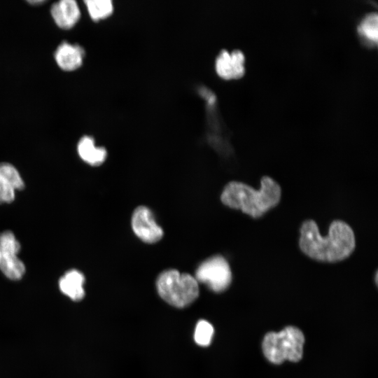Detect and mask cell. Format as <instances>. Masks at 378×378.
<instances>
[{"label":"cell","instance_id":"cell-1","mask_svg":"<svg viewBox=\"0 0 378 378\" xmlns=\"http://www.w3.org/2000/svg\"><path fill=\"white\" fill-rule=\"evenodd\" d=\"M299 246L309 258L319 262H336L349 257L356 248L351 226L342 220H333L326 236L320 234L316 223L304 220L300 229Z\"/></svg>","mask_w":378,"mask_h":378},{"label":"cell","instance_id":"cell-2","mask_svg":"<svg viewBox=\"0 0 378 378\" xmlns=\"http://www.w3.org/2000/svg\"><path fill=\"white\" fill-rule=\"evenodd\" d=\"M281 197L280 185L272 178L264 176L260 179L259 190L243 182H229L223 190L220 200L230 208L239 209L253 218H258L277 206Z\"/></svg>","mask_w":378,"mask_h":378},{"label":"cell","instance_id":"cell-3","mask_svg":"<svg viewBox=\"0 0 378 378\" xmlns=\"http://www.w3.org/2000/svg\"><path fill=\"white\" fill-rule=\"evenodd\" d=\"M156 288L165 302L178 308L189 305L199 295L198 282L195 278L173 269L164 270L159 274Z\"/></svg>","mask_w":378,"mask_h":378},{"label":"cell","instance_id":"cell-4","mask_svg":"<svg viewBox=\"0 0 378 378\" xmlns=\"http://www.w3.org/2000/svg\"><path fill=\"white\" fill-rule=\"evenodd\" d=\"M304 342L301 330L288 326L279 332L267 333L262 341V351L267 360L275 364L286 360L297 362L302 356Z\"/></svg>","mask_w":378,"mask_h":378},{"label":"cell","instance_id":"cell-5","mask_svg":"<svg viewBox=\"0 0 378 378\" xmlns=\"http://www.w3.org/2000/svg\"><path fill=\"white\" fill-rule=\"evenodd\" d=\"M195 279L214 292L224 291L232 281V272L227 260L221 255L206 258L197 267Z\"/></svg>","mask_w":378,"mask_h":378},{"label":"cell","instance_id":"cell-6","mask_svg":"<svg viewBox=\"0 0 378 378\" xmlns=\"http://www.w3.org/2000/svg\"><path fill=\"white\" fill-rule=\"evenodd\" d=\"M20 250V244L11 231L0 232V270L11 280L20 279L25 272V266L18 257Z\"/></svg>","mask_w":378,"mask_h":378},{"label":"cell","instance_id":"cell-7","mask_svg":"<svg viewBox=\"0 0 378 378\" xmlns=\"http://www.w3.org/2000/svg\"><path fill=\"white\" fill-rule=\"evenodd\" d=\"M132 228L137 237L148 244L160 241L164 232L156 223L151 210L145 206H139L133 211Z\"/></svg>","mask_w":378,"mask_h":378},{"label":"cell","instance_id":"cell-8","mask_svg":"<svg viewBox=\"0 0 378 378\" xmlns=\"http://www.w3.org/2000/svg\"><path fill=\"white\" fill-rule=\"evenodd\" d=\"M244 55L239 50L231 53L223 50L216 59V71L218 76L225 79L238 78L244 73Z\"/></svg>","mask_w":378,"mask_h":378},{"label":"cell","instance_id":"cell-9","mask_svg":"<svg viewBox=\"0 0 378 378\" xmlns=\"http://www.w3.org/2000/svg\"><path fill=\"white\" fill-rule=\"evenodd\" d=\"M24 188V181L16 168L10 163H0V204L15 199V191Z\"/></svg>","mask_w":378,"mask_h":378},{"label":"cell","instance_id":"cell-10","mask_svg":"<svg viewBox=\"0 0 378 378\" xmlns=\"http://www.w3.org/2000/svg\"><path fill=\"white\" fill-rule=\"evenodd\" d=\"M50 13L55 23L62 29L74 27L80 16L78 6L74 0H61L54 3Z\"/></svg>","mask_w":378,"mask_h":378},{"label":"cell","instance_id":"cell-11","mask_svg":"<svg viewBox=\"0 0 378 378\" xmlns=\"http://www.w3.org/2000/svg\"><path fill=\"white\" fill-rule=\"evenodd\" d=\"M84 55V49L79 45L63 41L55 50V59L63 70L73 71L82 64Z\"/></svg>","mask_w":378,"mask_h":378},{"label":"cell","instance_id":"cell-12","mask_svg":"<svg viewBox=\"0 0 378 378\" xmlns=\"http://www.w3.org/2000/svg\"><path fill=\"white\" fill-rule=\"evenodd\" d=\"M84 275L77 270L67 271L59 279V287L62 293L74 301H80L85 296Z\"/></svg>","mask_w":378,"mask_h":378},{"label":"cell","instance_id":"cell-13","mask_svg":"<svg viewBox=\"0 0 378 378\" xmlns=\"http://www.w3.org/2000/svg\"><path fill=\"white\" fill-rule=\"evenodd\" d=\"M78 153L80 158L92 166H99L106 160V150L104 147H97L93 138L83 136L78 144Z\"/></svg>","mask_w":378,"mask_h":378},{"label":"cell","instance_id":"cell-14","mask_svg":"<svg viewBox=\"0 0 378 378\" xmlns=\"http://www.w3.org/2000/svg\"><path fill=\"white\" fill-rule=\"evenodd\" d=\"M358 31L362 38L368 43L377 42L378 16L377 13H368L358 26Z\"/></svg>","mask_w":378,"mask_h":378},{"label":"cell","instance_id":"cell-15","mask_svg":"<svg viewBox=\"0 0 378 378\" xmlns=\"http://www.w3.org/2000/svg\"><path fill=\"white\" fill-rule=\"evenodd\" d=\"M85 3L90 17L96 21L107 18L113 10L111 0H88Z\"/></svg>","mask_w":378,"mask_h":378},{"label":"cell","instance_id":"cell-16","mask_svg":"<svg viewBox=\"0 0 378 378\" xmlns=\"http://www.w3.org/2000/svg\"><path fill=\"white\" fill-rule=\"evenodd\" d=\"M214 334L211 324L204 320L200 321L195 328L194 339L195 342L202 346L209 345Z\"/></svg>","mask_w":378,"mask_h":378},{"label":"cell","instance_id":"cell-17","mask_svg":"<svg viewBox=\"0 0 378 378\" xmlns=\"http://www.w3.org/2000/svg\"><path fill=\"white\" fill-rule=\"evenodd\" d=\"M29 2L32 4H38L43 3L44 1H29Z\"/></svg>","mask_w":378,"mask_h":378}]
</instances>
